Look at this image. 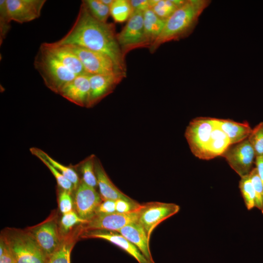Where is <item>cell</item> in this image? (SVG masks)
Here are the masks:
<instances>
[{"label":"cell","instance_id":"cell-11","mask_svg":"<svg viewBox=\"0 0 263 263\" xmlns=\"http://www.w3.org/2000/svg\"><path fill=\"white\" fill-rule=\"evenodd\" d=\"M126 75V72H124L109 75H89L90 92L87 108L94 107L112 93Z\"/></svg>","mask_w":263,"mask_h":263},{"label":"cell","instance_id":"cell-5","mask_svg":"<svg viewBox=\"0 0 263 263\" xmlns=\"http://www.w3.org/2000/svg\"><path fill=\"white\" fill-rule=\"evenodd\" d=\"M214 127L213 118L199 117L187 127L185 136L191 152L196 157L207 160V147Z\"/></svg>","mask_w":263,"mask_h":263},{"label":"cell","instance_id":"cell-15","mask_svg":"<svg viewBox=\"0 0 263 263\" xmlns=\"http://www.w3.org/2000/svg\"><path fill=\"white\" fill-rule=\"evenodd\" d=\"M83 233L81 236L83 238L101 239L112 243L133 257L138 263H152L135 245L117 231L97 230L85 231Z\"/></svg>","mask_w":263,"mask_h":263},{"label":"cell","instance_id":"cell-3","mask_svg":"<svg viewBox=\"0 0 263 263\" xmlns=\"http://www.w3.org/2000/svg\"><path fill=\"white\" fill-rule=\"evenodd\" d=\"M34 66L46 86L57 94L65 85L77 76L63 65L43 43L35 56Z\"/></svg>","mask_w":263,"mask_h":263},{"label":"cell","instance_id":"cell-39","mask_svg":"<svg viewBox=\"0 0 263 263\" xmlns=\"http://www.w3.org/2000/svg\"><path fill=\"white\" fill-rule=\"evenodd\" d=\"M130 2L134 11L143 12L150 7V0H131Z\"/></svg>","mask_w":263,"mask_h":263},{"label":"cell","instance_id":"cell-26","mask_svg":"<svg viewBox=\"0 0 263 263\" xmlns=\"http://www.w3.org/2000/svg\"><path fill=\"white\" fill-rule=\"evenodd\" d=\"M133 13L130 0H113L110 6V15L114 21L122 23L128 20Z\"/></svg>","mask_w":263,"mask_h":263},{"label":"cell","instance_id":"cell-41","mask_svg":"<svg viewBox=\"0 0 263 263\" xmlns=\"http://www.w3.org/2000/svg\"><path fill=\"white\" fill-rule=\"evenodd\" d=\"M100 0L103 3L110 7L111 6L113 1V0Z\"/></svg>","mask_w":263,"mask_h":263},{"label":"cell","instance_id":"cell-1","mask_svg":"<svg viewBox=\"0 0 263 263\" xmlns=\"http://www.w3.org/2000/svg\"><path fill=\"white\" fill-rule=\"evenodd\" d=\"M56 42L60 45H76L105 54L122 71L127 72L125 56L118 44L114 24L96 19L82 1L72 27Z\"/></svg>","mask_w":263,"mask_h":263},{"label":"cell","instance_id":"cell-20","mask_svg":"<svg viewBox=\"0 0 263 263\" xmlns=\"http://www.w3.org/2000/svg\"><path fill=\"white\" fill-rule=\"evenodd\" d=\"M216 119L221 129L228 136L230 145L247 139L252 130L246 121L238 122L231 119Z\"/></svg>","mask_w":263,"mask_h":263},{"label":"cell","instance_id":"cell-28","mask_svg":"<svg viewBox=\"0 0 263 263\" xmlns=\"http://www.w3.org/2000/svg\"><path fill=\"white\" fill-rule=\"evenodd\" d=\"M91 15L96 19L107 22L110 15V7L103 3L100 0H84L82 1Z\"/></svg>","mask_w":263,"mask_h":263},{"label":"cell","instance_id":"cell-12","mask_svg":"<svg viewBox=\"0 0 263 263\" xmlns=\"http://www.w3.org/2000/svg\"><path fill=\"white\" fill-rule=\"evenodd\" d=\"M74 204L78 215L88 221L95 215L102 200L95 188L85 184L81 180L75 189Z\"/></svg>","mask_w":263,"mask_h":263},{"label":"cell","instance_id":"cell-34","mask_svg":"<svg viewBox=\"0 0 263 263\" xmlns=\"http://www.w3.org/2000/svg\"><path fill=\"white\" fill-rule=\"evenodd\" d=\"M87 222L73 210L62 215L60 220L61 230L63 233H67L75 225L83 224Z\"/></svg>","mask_w":263,"mask_h":263},{"label":"cell","instance_id":"cell-40","mask_svg":"<svg viewBox=\"0 0 263 263\" xmlns=\"http://www.w3.org/2000/svg\"><path fill=\"white\" fill-rule=\"evenodd\" d=\"M255 165L263 185V156L256 157Z\"/></svg>","mask_w":263,"mask_h":263},{"label":"cell","instance_id":"cell-35","mask_svg":"<svg viewBox=\"0 0 263 263\" xmlns=\"http://www.w3.org/2000/svg\"><path fill=\"white\" fill-rule=\"evenodd\" d=\"M71 193L61 189L58 196V204L60 211L63 214L73 211V202Z\"/></svg>","mask_w":263,"mask_h":263},{"label":"cell","instance_id":"cell-38","mask_svg":"<svg viewBox=\"0 0 263 263\" xmlns=\"http://www.w3.org/2000/svg\"><path fill=\"white\" fill-rule=\"evenodd\" d=\"M116 200H106L102 201L98 207L95 214H109L116 212Z\"/></svg>","mask_w":263,"mask_h":263},{"label":"cell","instance_id":"cell-36","mask_svg":"<svg viewBox=\"0 0 263 263\" xmlns=\"http://www.w3.org/2000/svg\"><path fill=\"white\" fill-rule=\"evenodd\" d=\"M0 263H16L12 251L4 237L0 238Z\"/></svg>","mask_w":263,"mask_h":263},{"label":"cell","instance_id":"cell-16","mask_svg":"<svg viewBox=\"0 0 263 263\" xmlns=\"http://www.w3.org/2000/svg\"><path fill=\"white\" fill-rule=\"evenodd\" d=\"M89 92V75L83 74L77 75L65 85L58 94L79 106L87 108Z\"/></svg>","mask_w":263,"mask_h":263},{"label":"cell","instance_id":"cell-30","mask_svg":"<svg viewBox=\"0 0 263 263\" xmlns=\"http://www.w3.org/2000/svg\"><path fill=\"white\" fill-rule=\"evenodd\" d=\"M247 139L253 147L256 157L263 156V121L252 129Z\"/></svg>","mask_w":263,"mask_h":263},{"label":"cell","instance_id":"cell-2","mask_svg":"<svg viewBox=\"0 0 263 263\" xmlns=\"http://www.w3.org/2000/svg\"><path fill=\"white\" fill-rule=\"evenodd\" d=\"M208 0H187L169 18L156 40L149 48L153 53L162 44L188 37L196 26L199 17L209 5Z\"/></svg>","mask_w":263,"mask_h":263},{"label":"cell","instance_id":"cell-10","mask_svg":"<svg viewBox=\"0 0 263 263\" xmlns=\"http://www.w3.org/2000/svg\"><path fill=\"white\" fill-rule=\"evenodd\" d=\"M140 208L127 213L95 214L83 224L82 229L84 232L97 230L117 231L126 225L137 221Z\"/></svg>","mask_w":263,"mask_h":263},{"label":"cell","instance_id":"cell-17","mask_svg":"<svg viewBox=\"0 0 263 263\" xmlns=\"http://www.w3.org/2000/svg\"><path fill=\"white\" fill-rule=\"evenodd\" d=\"M117 232L135 245L150 262L155 263L150 248V240L137 221L126 225Z\"/></svg>","mask_w":263,"mask_h":263},{"label":"cell","instance_id":"cell-37","mask_svg":"<svg viewBox=\"0 0 263 263\" xmlns=\"http://www.w3.org/2000/svg\"><path fill=\"white\" fill-rule=\"evenodd\" d=\"M135 201H128L124 200H116V212L119 213H127L135 211L141 207Z\"/></svg>","mask_w":263,"mask_h":263},{"label":"cell","instance_id":"cell-8","mask_svg":"<svg viewBox=\"0 0 263 263\" xmlns=\"http://www.w3.org/2000/svg\"><path fill=\"white\" fill-rule=\"evenodd\" d=\"M180 210L179 206L174 203L151 202L142 205L137 222L144 228L148 239L153 229L162 222L175 215Z\"/></svg>","mask_w":263,"mask_h":263},{"label":"cell","instance_id":"cell-27","mask_svg":"<svg viewBox=\"0 0 263 263\" xmlns=\"http://www.w3.org/2000/svg\"><path fill=\"white\" fill-rule=\"evenodd\" d=\"M95 158L94 155H91L81 162L78 166L82 175L81 181L94 188L97 186L94 167Z\"/></svg>","mask_w":263,"mask_h":263},{"label":"cell","instance_id":"cell-14","mask_svg":"<svg viewBox=\"0 0 263 263\" xmlns=\"http://www.w3.org/2000/svg\"><path fill=\"white\" fill-rule=\"evenodd\" d=\"M12 21L23 23L38 18L45 0H6Z\"/></svg>","mask_w":263,"mask_h":263},{"label":"cell","instance_id":"cell-4","mask_svg":"<svg viewBox=\"0 0 263 263\" xmlns=\"http://www.w3.org/2000/svg\"><path fill=\"white\" fill-rule=\"evenodd\" d=\"M4 237L16 263H46V257L30 231H13Z\"/></svg>","mask_w":263,"mask_h":263},{"label":"cell","instance_id":"cell-9","mask_svg":"<svg viewBox=\"0 0 263 263\" xmlns=\"http://www.w3.org/2000/svg\"><path fill=\"white\" fill-rule=\"evenodd\" d=\"M240 177L249 174L254 168L256 156L248 139L231 145L221 155Z\"/></svg>","mask_w":263,"mask_h":263},{"label":"cell","instance_id":"cell-7","mask_svg":"<svg viewBox=\"0 0 263 263\" xmlns=\"http://www.w3.org/2000/svg\"><path fill=\"white\" fill-rule=\"evenodd\" d=\"M64 45L77 56L88 75H109L124 72L105 54L76 45Z\"/></svg>","mask_w":263,"mask_h":263},{"label":"cell","instance_id":"cell-24","mask_svg":"<svg viewBox=\"0 0 263 263\" xmlns=\"http://www.w3.org/2000/svg\"><path fill=\"white\" fill-rule=\"evenodd\" d=\"M185 1V0H150V8L158 17L166 20Z\"/></svg>","mask_w":263,"mask_h":263},{"label":"cell","instance_id":"cell-29","mask_svg":"<svg viewBox=\"0 0 263 263\" xmlns=\"http://www.w3.org/2000/svg\"><path fill=\"white\" fill-rule=\"evenodd\" d=\"M239 187L248 210L255 207V194L249 175L241 178Z\"/></svg>","mask_w":263,"mask_h":263},{"label":"cell","instance_id":"cell-18","mask_svg":"<svg viewBox=\"0 0 263 263\" xmlns=\"http://www.w3.org/2000/svg\"><path fill=\"white\" fill-rule=\"evenodd\" d=\"M43 44L63 65L75 75L87 74L77 56L67 46L56 42Z\"/></svg>","mask_w":263,"mask_h":263},{"label":"cell","instance_id":"cell-6","mask_svg":"<svg viewBox=\"0 0 263 263\" xmlns=\"http://www.w3.org/2000/svg\"><path fill=\"white\" fill-rule=\"evenodd\" d=\"M117 39L123 55L132 50L148 48L150 45L146 38L143 24V12L134 11L121 31L117 33Z\"/></svg>","mask_w":263,"mask_h":263},{"label":"cell","instance_id":"cell-23","mask_svg":"<svg viewBox=\"0 0 263 263\" xmlns=\"http://www.w3.org/2000/svg\"><path fill=\"white\" fill-rule=\"evenodd\" d=\"M30 150L33 155L36 156H40L46 160L73 184L75 190L76 189L80 181L77 173L72 167L66 166L59 163L39 149L33 147L30 149Z\"/></svg>","mask_w":263,"mask_h":263},{"label":"cell","instance_id":"cell-31","mask_svg":"<svg viewBox=\"0 0 263 263\" xmlns=\"http://www.w3.org/2000/svg\"><path fill=\"white\" fill-rule=\"evenodd\" d=\"M255 194V207L263 214V185L255 167L249 174Z\"/></svg>","mask_w":263,"mask_h":263},{"label":"cell","instance_id":"cell-21","mask_svg":"<svg viewBox=\"0 0 263 263\" xmlns=\"http://www.w3.org/2000/svg\"><path fill=\"white\" fill-rule=\"evenodd\" d=\"M214 127L207 147V160L221 156L230 145L226 134L221 129L215 118Z\"/></svg>","mask_w":263,"mask_h":263},{"label":"cell","instance_id":"cell-25","mask_svg":"<svg viewBox=\"0 0 263 263\" xmlns=\"http://www.w3.org/2000/svg\"><path fill=\"white\" fill-rule=\"evenodd\" d=\"M75 241L72 237L63 238L58 248L47 259L46 263H70V255Z\"/></svg>","mask_w":263,"mask_h":263},{"label":"cell","instance_id":"cell-13","mask_svg":"<svg viewBox=\"0 0 263 263\" xmlns=\"http://www.w3.org/2000/svg\"><path fill=\"white\" fill-rule=\"evenodd\" d=\"M30 232L47 259L58 248L63 240L53 221L44 222Z\"/></svg>","mask_w":263,"mask_h":263},{"label":"cell","instance_id":"cell-33","mask_svg":"<svg viewBox=\"0 0 263 263\" xmlns=\"http://www.w3.org/2000/svg\"><path fill=\"white\" fill-rule=\"evenodd\" d=\"M36 157L40 160L50 169L55 177L59 188L72 193V191L75 190L73 184L44 158L40 156H37Z\"/></svg>","mask_w":263,"mask_h":263},{"label":"cell","instance_id":"cell-19","mask_svg":"<svg viewBox=\"0 0 263 263\" xmlns=\"http://www.w3.org/2000/svg\"><path fill=\"white\" fill-rule=\"evenodd\" d=\"M94 167L97 186L102 201L106 200L134 201L116 188L107 175L100 161L96 158L95 160Z\"/></svg>","mask_w":263,"mask_h":263},{"label":"cell","instance_id":"cell-32","mask_svg":"<svg viewBox=\"0 0 263 263\" xmlns=\"http://www.w3.org/2000/svg\"><path fill=\"white\" fill-rule=\"evenodd\" d=\"M12 19L8 11L6 0H0V44L1 45L11 28Z\"/></svg>","mask_w":263,"mask_h":263},{"label":"cell","instance_id":"cell-22","mask_svg":"<svg viewBox=\"0 0 263 263\" xmlns=\"http://www.w3.org/2000/svg\"><path fill=\"white\" fill-rule=\"evenodd\" d=\"M165 22L166 20L158 17L150 8L144 12V33L150 48L161 33Z\"/></svg>","mask_w":263,"mask_h":263}]
</instances>
